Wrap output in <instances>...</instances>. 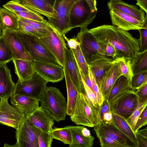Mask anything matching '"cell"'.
Returning <instances> with one entry per match:
<instances>
[{
	"instance_id": "4fadbf2b",
	"label": "cell",
	"mask_w": 147,
	"mask_h": 147,
	"mask_svg": "<svg viewBox=\"0 0 147 147\" xmlns=\"http://www.w3.org/2000/svg\"><path fill=\"white\" fill-rule=\"evenodd\" d=\"M33 66L34 71L48 82H57L65 77L62 66L35 61Z\"/></svg>"
},
{
	"instance_id": "ba28073f",
	"label": "cell",
	"mask_w": 147,
	"mask_h": 147,
	"mask_svg": "<svg viewBox=\"0 0 147 147\" xmlns=\"http://www.w3.org/2000/svg\"><path fill=\"white\" fill-rule=\"evenodd\" d=\"M97 12H92L85 0L75 4L72 8L69 15L70 29L86 27L94 20Z\"/></svg>"
},
{
	"instance_id": "5bb4252c",
	"label": "cell",
	"mask_w": 147,
	"mask_h": 147,
	"mask_svg": "<svg viewBox=\"0 0 147 147\" xmlns=\"http://www.w3.org/2000/svg\"><path fill=\"white\" fill-rule=\"evenodd\" d=\"M94 130L96 136L108 137L125 144L127 147H136L134 142L111 122L100 121L94 127Z\"/></svg>"
},
{
	"instance_id": "cb8c5ba5",
	"label": "cell",
	"mask_w": 147,
	"mask_h": 147,
	"mask_svg": "<svg viewBox=\"0 0 147 147\" xmlns=\"http://www.w3.org/2000/svg\"><path fill=\"white\" fill-rule=\"evenodd\" d=\"M109 10H117L143 22L145 18L144 10L135 5L128 4L122 0H109L107 3Z\"/></svg>"
},
{
	"instance_id": "484cf974",
	"label": "cell",
	"mask_w": 147,
	"mask_h": 147,
	"mask_svg": "<svg viewBox=\"0 0 147 147\" xmlns=\"http://www.w3.org/2000/svg\"><path fill=\"white\" fill-rule=\"evenodd\" d=\"M15 73L18 80L23 81L30 78L35 72L34 60L31 57L22 59H13Z\"/></svg>"
},
{
	"instance_id": "7bdbcfd3",
	"label": "cell",
	"mask_w": 147,
	"mask_h": 147,
	"mask_svg": "<svg viewBox=\"0 0 147 147\" xmlns=\"http://www.w3.org/2000/svg\"><path fill=\"white\" fill-rule=\"evenodd\" d=\"M89 75L91 82L92 90L95 94L99 105L100 107L104 98L102 94L94 75L89 67Z\"/></svg>"
},
{
	"instance_id": "9f6ffc18",
	"label": "cell",
	"mask_w": 147,
	"mask_h": 147,
	"mask_svg": "<svg viewBox=\"0 0 147 147\" xmlns=\"http://www.w3.org/2000/svg\"><path fill=\"white\" fill-rule=\"evenodd\" d=\"M80 73L82 79L87 86L92 90V83L89 74L88 75L85 76L82 74L81 71Z\"/></svg>"
},
{
	"instance_id": "7dc6e473",
	"label": "cell",
	"mask_w": 147,
	"mask_h": 147,
	"mask_svg": "<svg viewBox=\"0 0 147 147\" xmlns=\"http://www.w3.org/2000/svg\"><path fill=\"white\" fill-rule=\"evenodd\" d=\"M138 145L137 147H147V129L138 130L135 133Z\"/></svg>"
},
{
	"instance_id": "816d5d0a",
	"label": "cell",
	"mask_w": 147,
	"mask_h": 147,
	"mask_svg": "<svg viewBox=\"0 0 147 147\" xmlns=\"http://www.w3.org/2000/svg\"><path fill=\"white\" fill-rule=\"evenodd\" d=\"M63 36L64 39L67 41L69 48L71 49H76L78 46L80 45V42L76 37L69 39L65 35V34L63 35Z\"/></svg>"
},
{
	"instance_id": "b9f144b4",
	"label": "cell",
	"mask_w": 147,
	"mask_h": 147,
	"mask_svg": "<svg viewBox=\"0 0 147 147\" xmlns=\"http://www.w3.org/2000/svg\"><path fill=\"white\" fill-rule=\"evenodd\" d=\"M19 19H24L34 21L43 22L46 20L44 19L41 15L34 11L15 12Z\"/></svg>"
},
{
	"instance_id": "4316f807",
	"label": "cell",
	"mask_w": 147,
	"mask_h": 147,
	"mask_svg": "<svg viewBox=\"0 0 147 147\" xmlns=\"http://www.w3.org/2000/svg\"><path fill=\"white\" fill-rule=\"evenodd\" d=\"M63 67L67 93V115L70 116L73 113L79 92L71 80L67 69L64 66Z\"/></svg>"
},
{
	"instance_id": "4dcf8cb0",
	"label": "cell",
	"mask_w": 147,
	"mask_h": 147,
	"mask_svg": "<svg viewBox=\"0 0 147 147\" xmlns=\"http://www.w3.org/2000/svg\"><path fill=\"white\" fill-rule=\"evenodd\" d=\"M131 65L133 75L147 71V50L137 53L131 59Z\"/></svg>"
},
{
	"instance_id": "74e56055",
	"label": "cell",
	"mask_w": 147,
	"mask_h": 147,
	"mask_svg": "<svg viewBox=\"0 0 147 147\" xmlns=\"http://www.w3.org/2000/svg\"><path fill=\"white\" fill-rule=\"evenodd\" d=\"M147 83V71L133 75L130 81L131 89L135 91Z\"/></svg>"
},
{
	"instance_id": "60d3db41",
	"label": "cell",
	"mask_w": 147,
	"mask_h": 147,
	"mask_svg": "<svg viewBox=\"0 0 147 147\" xmlns=\"http://www.w3.org/2000/svg\"><path fill=\"white\" fill-rule=\"evenodd\" d=\"M140 38L138 40L140 52H143L147 50V16L145 19L144 26L142 28L138 30Z\"/></svg>"
},
{
	"instance_id": "3957f363",
	"label": "cell",
	"mask_w": 147,
	"mask_h": 147,
	"mask_svg": "<svg viewBox=\"0 0 147 147\" xmlns=\"http://www.w3.org/2000/svg\"><path fill=\"white\" fill-rule=\"evenodd\" d=\"M41 102V107L49 112L57 122L65 120L67 102L60 91L54 87H47Z\"/></svg>"
},
{
	"instance_id": "d590c367",
	"label": "cell",
	"mask_w": 147,
	"mask_h": 147,
	"mask_svg": "<svg viewBox=\"0 0 147 147\" xmlns=\"http://www.w3.org/2000/svg\"><path fill=\"white\" fill-rule=\"evenodd\" d=\"M71 49L81 72L84 75H88L89 67L81 50L80 45L76 49Z\"/></svg>"
},
{
	"instance_id": "6da1fadb",
	"label": "cell",
	"mask_w": 147,
	"mask_h": 147,
	"mask_svg": "<svg viewBox=\"0 0 147 147\" xmlns=\"http://www.w3.org/2000/svg\"><path fill=\"white\" fill-rule=\"evenodd\" d=\"M98 42H108L115 48L117 57L132 59L140 52L138 40L128 31L114 26L103 25L89 29Z\"/></svg>"
},
{
	"instance_id": "d4e9b609",
	"label": "cell",
	"mask_w": 147,
	"mask_h": 147,
	"mask_svg": "<svg viewBox=\"0 0 147 147\" xmlns=\"http://www.w3.org/2000/svg\"><path fill=\"white\" fill-rule=\"evenodd\" d=\"M16 84L12 80L7 64L0 65V98H9L13 95Z\"/></svg>"
},
{
	"instance_id": "44dd1931",
	"label": "cell",
	"mask_w": 147,
	"mask_h": 147,
	"mask_svg": "<svg viewBox=\"0 0 147 147\" xmlns=\"http://www.w3.org/2000/svg\"><path fill=\"white\" fill-rule=\"evenodd\" d=\"M10 98L12 106L25 116H29L39 107L40 101L34 98L18 94H13Z\"/></svg>"
},
{
	"instance_id": "f907efd6",
	"label": "cell",
	"mask_w": 147,
	"mask_h": 147,
	"mask_svg": "<svg viewBox=\"0 0 147 147\" xmlns=\"http://www.w3.org/2000/svg\"><path fill=\"white\" fill-rule=\"evenodd\" d=\"M108 112H111L110 104L106 100L104 99L100 106L99 111L101 120L102 119L104 114Z\"/></svg>"
},
{
	"instance_id": "7402d4cb",
	"label": "cell",
	"mask_w": 147,
	"mask_h": 147,
	"mask_svg": "<svg viewBox=\"0 0 147 147\" xmlns=\"http://www.w3.org/2000/svg\"><path fill=\"white\" fill-rule=\"evenodd\" d=\"M114 60L112 58L99 54L93 57L88 65L98 86L101 78L111 65Z\"/></svg>"
},
{
	"instance_id": "603a6c76",
	"label": "cell",
	"mask_w": 147,
	"mask_h": 147,
	"mask_svg": "<svg viewBox=\"0 0 147 147\" xmlns=\"http://www.w3.org/2000/svg\"><path fill=\"white\" fill-rule=\"evenodd\" d=\"M122 75L118 63L114 60L111 65L101 78L99 85L104 98L117 80Z\"/></svg>"
},
{
	"instance_id": "f546056e",
	"label": "cell",
	"mask_w": 147,
	"mask_h": 147,
	"mask_svg": "<svg viewBox=\"0 0 147 147\" xmlns=\"http://www.w3.org/2000/svg\"><path fill=\"white\" fill-rule=\"evenodd\" d=\"M112 114L113 118L111 122L128 137L134 143L136 147H137L138 143L135 134L126 119L121 116Z\"/></svg>"
},
{
	"instance_id": "bcb514c9",
	"label": "cell",
	"mask_w": 147,
	"mask_h": 147,
	"mask_svg": "<svg viewBox=\"0 0 147 147\" xmlns=\"http://www.w3.org/2000/svg\"><path fill=\"white\" fill-rule=\"evenodd\" d=\"M82 81L85 90V94L86 95L94 106L99 112L100 107L99 105L95 94L92 90L87 86L83 80Z\"/></svg>"
},
{
	"instance_id": "52a82bcc",
	"label": "cell",
	"mask_w": 147,
	"mask_h": 147,
	"mask_svg": "<svg viewBox=\"0 0 147 147\" xmlns=\"http://www.w3.org/2000/svg\"><path fill=\"white\" fill-rule=\"evenodd\" d=\"M109 104L112 113L121 116L126 119L136 109L139 102L135 91L130 90L121 94Z\"/></svg>"
},
{
	"instance_id": "e0dca14e",
	"label": "cell",
	"mask_w": 147,
	"mask_h": 147,
	"mask_svg": "<svg viewBox=\"0 0 147 147\" xmlns=\"http://www.w3.org/2000/svg\"><path fill=\"white\" fill-rule=\"evenodd\" d=\"M112 24L126 31L139 30L143 28L144 21H140L133 17L117 10H110Z\"/></svg>"
},
{
	"instance_id": "ffe728a7",
	"label": "cell",
	"mask_w": 147,
	"mask_h": 147,
	"mask_svg": "<svg viewBox=\"0 0 147 147\" xmlns=\"http://www.w3.org/2000/svg\"><path fill=\"white\" fill-rule=\"evenodd\" d=\"M31 10L47 17H55L54 5L55 0H19Z\"/></svg>"
},
{
	"instance_id": "2e32d148",
	"label": "cell",
	"mask_w": 147,
	"mask_h": 147,
	"mask_svg": "<svg viewBox=\"0 0 147 147\" xmlns=\"http://www.w3.org/2000/svg\"><path fill=\"white\" fill-rule=\"evenodd\" d=\"M2 33L13 59L31 57L26 51L17 31L7 30Z\"/></svg>"
},
{
	"instance_id": "d6a6232c",
	"label": "cell",
	"mask_w": 147,
	"mask_h": 147,
	"mask_svg": "<svg viewBox=\"0 0 147 147\" xmlns=\"http://www.w3.org/2000/svg\"><path fill=\"white\" fill-rule=\"evenodd\" d=\"M22 21L28 24L35 30L42 34L44 37L48 35L52 26L46 20L45 22H40L24 19H19Z\"/></svg>"
},
{
	"instance_id": "9a60e30c",
	"label": "cell",
	"mask_w": 147,
	"mask_h": 147,
	"mask_svg": "<svg viewBox=\"0 0 147 147\" xmlns=\"http://www.w3.org/2000/svg\"><path fill=\"white\" fill-rule=\"evenodd\" d=\"M64 66L79 92L85 94V90L80 71L72 49L65 47ZM63 66V67H64Z\"/></svg>"
},
{
	"instance_id": "5b68a950",
	"label": "cell",
	"mask_w": 147,
	"mask_h": 147,
	"mask_svg": "<svg viewBox=\"0 0 147 147\" xmlns=\"http://www.w3.org/2000/svg\"><path fill=\"white\" fill-rule=\"evenodd\" d=\"M18 33L26 51L34 61L62 66L54 56L41 42L39 38Z\"/></svg>"
},
{
	"instance_id": "836d02e7",
	"label": "cell",
	"mask_w": 147,
	"mask_h": 147,
	"mask_svg": "<svg viewBox=\"0 0 147 147\" xmlns=\"http://www.w3.org/2000/svg\"><path fill=\"white\" fill-rule=\"evenodd\" d=\"M34 127L38 147H51L53 139L51 132L43 131L35 127Z\"/></svg>"
},
{
	"instance_id": "ac0fdd59",
	"label": "cell",
	"mask_w": 147,
	"mask_h": 147,
	"mask_svg": "<svg viewBox=\"0 0 147 147\" xmlns=\"http://www.w3.org/2000/svg\"><path fill=\"white\" fill-rule=\"evenodd\" d=\"M71 131L72 142L69 147H91L94 144V137L90 131L83 126H68Z\"/></svg>"
},
{
	"instance_id": "6f0895ef",
	"label": "cell",
	"mask_w": 147,
	"mask_h": 147,
	"mask_svg": "<svg viewBox=\"0 0 147 147\" xmlns=\"http://www.w3.org/2000/svg\"><path fill=\"white\" fill-rule=\"evenodd\" d=\"M3 35L2 30L0 27V37L2 36Z\"/></svg>"
},
{
	"instance_id": "f35d334b",
	"label": "cell",
	"mask_w": 147,
	"mask_h": 147,
	"mask_svg": "<svg viewBox=\"0 0 147 147\" xmlns=\"http://www.w3.org/2000/svg\"><path fill=\"white\" fill-rule=\"evenodd\" d=\"M147 106V101L139 103L137 107L126 120L133 130L136 123L143 110Z\"/></svg>"
},
{
	"instance_id": "8992f818",
	"label": "cell",
	"mask_w": 147,
	"mask_h": 147,
	"mask_svg": "<svg viewBox=\"0 0 147 147\" xmlns=\"http://www.w3.org/2000/svg\"><path fill=\"white\" fill-rule=\"evenodd\" d=\"M48 82L36 72L29 79L23 81L18 80L13 94L26 96L39 101L42 98Z\"/></svg>"
},
{
	"instance_id": "e575fe53",
	"label": "cell",
	"mask_w": 147,
	"mask_h": 147,
	"mask_svg": "<svg viewBox=\"0 0 147 147\" xmlns=\"http://www.w3.org/2000/svg\"><path fill=\"white\" fill-rule=\"evenodd\" d=\"M131 59L124 57H117L114 59L118 64L122 74L130 81L133 76L131 68Z\"/></svg>"
},
{
	"instance_id": "c3c4849f",
	"label": "cell",
	"mask_w": 147,
	"mask_h": 147,
	"mask_svg": "<svg viewBox=\"0 0 147 147\" xmlns=\"http://www.w3.org/2000/svg\"><path fill=\"white\" fill-rule=\"evenodd\" d=\"M147 124V108L146 107L143 110L140 116L133 129L135 134L140 128L146 125Z\"/></svg>"
},
{
	"instance_id": "ab89813d",
	"label": "cell",
	"mask_w": 147,
	"mask_h": 147,
	"mask_svg": "<svg viewBox=\"0 0 147 147\" xmlns=\"http://www.w3.org/2000/svg\"><path fill=\"white\" fill-rule=\"evenodd\" d=\"M18 32L22 34L34 36L38 38L44 36L31 26L19 19Z\"/></svg>"
},
{
	"instance_id": "db71d44e",
	"label": "cell",
	"mask_w": 147,
	"mask_h": 147,
	"mask_svg": "<svg viewBox=\"0 0 147 147\" xmlns=\"http://www.w3.org/2000/svg\"><path fill=\"white\" fill-rule=\"evenodd\" d=\"M112 115L113 114L111 112H106L104 113L101 121H102L105 123H110L112 119Z\"/></svg>"
},
{
	"instance_id": "f1b7e54d",
	"label": "cell",
	"mask_w": 147,
	"mask_h": 147,
	"mask_svg": "<svg viewBox=\"0 0 147 147\" xmlns=\"http://www.w3.org/2000/svg\"><path fill=\"white\" fill-rule=\"evenodd\" d=\"M130 80L123 75L116 81L104 99L110 103L124 93L131 89Z\"/></svg>"
},
{
	"instance_id": "f5cc1de1",
	"label": "cell",
	"mask_w": 147,
	"mask_h": 147,
	"mask_svg": "<svg viewBox=\"0 0 147 147\" xmlns=\"http://www.w3.org/2000/svg\"><path fill=\"white\" fill-rule=\"evenodd\" d=\"M92 12H97L96 0H85Z\"/></svg>"
},
{
	"instance_id": "7a4b0ae2",
	"label": "cell",
	"mask_w": 147,
	"mask_h": 147,
	"mask_svg": "<svg viewBox=\"0 0 147 147\" xmlns=\"http://www.w3.org/2000/svg\"><path fill=\"white\" fill-rule=\"evenodd\" d=\"M71 119L77 125L94 127L101 121L99 111L94 106L86 94L78 92Z\"/></svg>"
},
{
	"instance_id": "d6986e66",
	"label": "cell",
	"mask_w": 147,
	"mask_h": 147,
	"mask_svg": "<svg viewBox=\"0 0 147 147\" xmlns=\"http://www.w3.org/2000/svg\"><path fill=\"white\" fill-rule=\"evenodd\" d=\"M28 117L30 123L35 127L43 131L51 132L55 120L50 114L41 107L37 108Z\"/></svg>"
},
{
	"instance_id": "7c38bea8",
	"label": "cell",
	"mask_w": 147,
	"mask_h": 147,
	"mask_svg": "<svg viewBox=\"0 0 147 147\" xmlns=\"http://www.w3.org/2000/svg\"><path fill=\"white\" fill-rule=\"evenodd\" d=\"M8 98L0 100V124L18 129L25 115L8 102Z\"/></svg>"
},
{
	"instance_id": "30bf717a",
	"label": "cell",
	"mask_w": 147,
	"mask_h": 147,
	"mask_svg": "<svg viewBox=\"0 0 147 147\" xmlns=\"http://www.w3.org/2000/svg\"><path fill=\"white\" fill-rule=\"evenodd\" d=\"M76 37L80 42L81 50L88 65L93 57L99 54L103 55L98 42L87 27L81 28Z\"/></svg>"
},
{
	"instance_id": "681fc988",
	"label": "cell",
	"mask_w": 147,
	"mask_h": 147,
	"mask_svg": "<svg viewBox=\"0 0 147 147\" xmlns=\"http://www.w3.org/2000/svg\"><path fill=\"white\" fill-rule=\"evenodd\" d=\"M138 97L139 103L147 101V83L135 91Z\"/></svg>"
},
{
	"instance_id": "277c9868",
	"label": "cell",
	"mask_w": 147,
	"mask_h": 147,
	"mask_svg": "<svg viewBox=\"0 0 147 147\" xmlns=\"http://www.w3.org/2000/svg\"><path fill=\"white\" fill-rule=\"evenodd\" d=\"M82 0H55L54 9L55 17L48 19L52 27L63 35L71 30L69 15L74 5Z\"/></svg>"
},
{
	"instance_id": "9c48e42d",
	"label": "cell",
	"mask_w": 147,
	"mask_h": 147,
	"mask_svg": "<svg viewBox=\"0 0 147 147\" xmlns=\"http://www.w3.org/2000/svg\"><path fill=\"white\" fill-rule=\"evenodd\" d=\"M39 39L63 67L64 64L65 49L66 46L63 35L52 27L47 36Z\"/></svg>"
},
{
	"instance_id": "8fae6325",
	"label": "cell",
	"mask_w": 147,
	"mask_h": 147,
	"mask_svg": "<svg viewBox=\"0 0 147 147\" xmlns=\"http://www.w3.org/2000/svg\"><path fill=\"white\" fill-rule=\"evenodd\" d=\"M16 147H38L34 127L30 122L28 116H25L16 131Z\"/></svg>"
},
{
	"instance_id": "11a10c76",
	"label": "cell",
	"mask_w": 147,
	"mask_h": 147,
	"mask_svg": "<svg viewBox=\"0 0 147 147\" xmlns=\"http://www.w3.org/2000/svg\"><path fill=\"white\" fill-rule=\"evenodd\" d=\"M136 4L147 13V0H137Z\"/></svg>"
},
{
	"instance_id": "1f68e13d",
	"label": "cell",
	"mask_w": 147,
	"mask_h": 147,
	"mask_svg": "<svg viewBox=\"0 0 147 147\" xmlns=\"http://www.w3.org/2000/svg\"><path fill=\"white\" fill-rule=\"evenodd\" d=\"M51 133L53 139L70 145L72 142L71 131L68 126L62 128H53Z\"/></svg>"
},
{
	"instance_id": "83f0119b",
	"label": "cell",
	"mask_w": 147,
	"mask_h": 147,
	"mask_svg": "<svg viewBox=\"0 0 147 147\" xmlns=\"http://www.w3.org/2000/svg\"><path fill=\"white\" fill-rule=\"evenodd\" d=\"M19 18L15 13L0 7V27L2 32L6 30L18 31Z\"/></svg>"
},
{
	"instance_id": "8d00e7d4",
	"label": "cell",
	"mask_w": 147,
	"mask_h": 147,
	"mask_svg": "<svg viewBox=\"0 0 147 147\" xmlns=\"http://www.w3.org/2000/svg\"><path fill=\"white\" fill-rule=\"evenodd\" d=\"M13 59L11 54L2 35L0 37V65L7 64Z\"/></svg>"
},
{
	"instance_id": "f6af8a7d",
	"label": "cell",
	"mask_w": 147,
	"mask_h": 147,
	"mask_svg": "<svg viewBox=\"0 0 147 147\" xmlns=\"http://www.w3.org/2000/svg\"><path fill=\"white\" fill-rule=\"evenodd\" d=\"M102 147H127L125 144L108 137L96 136Z\"/></svg>"
},
{
	"instance_id": "ee69618b",
	"label": "cell",
	"mask_w": 147,
	"mask_h": 147,
	"mask_svg": "<svg viewBox=\"0 0 147 147\" xmlns=\"http://www.w3.org/2000/svg\"><path fill=\"white\" fill-rule=\"evenodd\" d=\"M98 43L103 55L108 57H111L114 59L117 58L116 50L111 43L106 42Z\"/></svg>"
}]
</instances>
